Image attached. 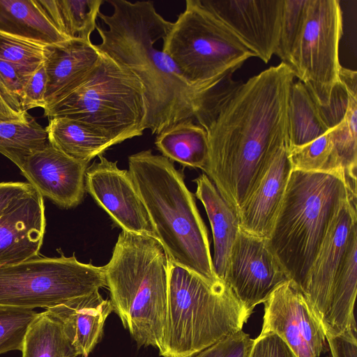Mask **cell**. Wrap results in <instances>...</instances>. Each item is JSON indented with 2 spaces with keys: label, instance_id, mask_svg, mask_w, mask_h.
Wrapping results in <instances>:
<instances>
[{
  "label": "cell",
  "instance_id": "6da1fadb",
  "mask_svg": "<svg viewBox=\"0 0 357 357\" xmlns=\"http://www.w3.org/2000/svg\"><path fill=\"white\" fill-rule=\"evenodd\" d=\"M295 77L281 62L245 82L231 79L195 113L208 137L204 174L236 215L273 153L288 142V102Z\"/></svg>",
  "mask_w": 357,
  "mask_h": 357
},
{
  "label": "cell",
  "instance_id": "7a4b0ae2",
  "mask_svg": "<svg viewBox=\"0 0 357 357\" xmlns=\"http://www.w3.org/2000/svg\"><path fill=\"white\" fill-rule=\"evenodd\" d=\"M113 12L100 13L107 29L97 26L102 53L126 66L141 81L147 107L146 129L158 134L194 114L204 93L192 86L176 64L155 43L166 37L172 22L152 1L109 0ZM208 91V90H207Z\"/></svg>",
  "mask_w": 357,
  "mask_h": 357
},
{
  "label": "cell",
  "instance_id": "3957f363",
  "mask_svg": "<svg viewBox=\"0 0 357 357\" xmlns=\"http://www.w3.org/2000/svg\"><path fill=\"white\" fill-rule=\"evenodd\" d=\"M128 167L170 262L208 282L222 281L214 270L207 229L194 196L173 162L149 149L130 155Z\"/></svg>",
  "mask_w": 357,
  "mask_h": 357
},
{
  "label": "cell",
  "instance_id": "277c9868",
  "mask_svg": "<svg viewBox=\"0 0 357 357\" xmlns=\"http://www.w3.org/2000/svg\"><path fill=\"white\" fill-rule=\"evenodd\" d=\"M356 192V183L344 174L291 171L267 241L288 279L301 291L338 210Z\"/></svg>",
  "mask_w": 357,
  "mask_h": 357
},
{
  "label": "cell",
  "instance_id": "5b68a950",
  "mask_svg": "<svg viewBox=\"0 0 357 357\" xmlns=\"http://www.w3.org/2000/svg\"><path fill=\"white\" fill-rule=\"evenodd\" d=\"M169 266V257L156 238L124 230L105 266L113 309L139 347L160 346Z\"/></svg>",
  "mask_w": 357,
  "mask_h": 357
},
{
  "label": "cell",
  "instance_id": "8992f818",
  "mask_svg": "<svg viewBox=\"0 0 357 357\" xmlns=\"http://www.w3.org/2000/svg\"><path fill=\"white\" fill-rule=\"evenodd\" d=\"M250 313L225 281L211 283L170 262L162 357H193L242 330Z\"/></svg>",
  "mask_w": 357,
  "mask_h": 357
},
{
  "label": "cell",
  "instance_id": "52a82bcc",
  "mask_svg": "<svg viewBox=\"0 0 357 357\" xmlns=\"http://www.w3.org/2000/svg\"><path fill=\"white\" fill-rule=\"evenodd\" d=\"M44 112L49 119L68 117L82 122L115 145L146 130L142 83L128 68L102 52L88 78Z\"/></svg>",
  "mask_w": 357,
  "mask_h": 357
},
{
  "label": "cell",
  "instance_id": "ba28073f",
  "mask_svg": "<svg viewBox=\"0 0 357 357\" xmlns=\"http://www.w3.org/2000/svg\"><path fill=\"white\" fill-rule=\"evenodd\" d=\"M162 50L194 88L206 91L256 55L201 0H186Z\"/></svg>",
  "mask_w": 357,
  "mask_h": 357
},
{
  "label": "cell",
  "instance_id": "9c48e42d",
  "mask_svg": "<svg viewBox=\"0 0 357 357\" xmlns=\"http://www.w3.org/2000/svg\"><path fill=\"white\" fill-rule=\"evenodd\" d=\"M106 287L105 266L40 255L0 267V308L45 310Z\"/></svg>",
  "mask_w": 357,
  "mask_h": 357
},
{
  "label": "cell",
  "instance_id": "30bf717a",
  "mask_svg": "<svg viewBox=\"0 0 357 357\" xmlns=\"http://www.w3.org/2000/svg\"><path fill=\"white\" fill-rule=\"evenodd\" d=\"M342 15L338 0H309L305 23L288 66L320 112L328 107L340 82Z\"/></svg>",
  "mask_w": 357,
  "mask_h": 357
},
{
  "label": "cell",
  "instance_id": "8fae6325",
  "mask_svg": "<svg viewBox=\"0 0 357 357\" xmlns=\"http://www.w3.org/2000/svg\"><path fill=\"white\" fill-rule=\"evenodd\" d=\"M45 227L39 192L29 182H0V267L39 255Z\"/></svg>",
  "mask_w": 357,
  "mask_h": 357
},
{
  "label": "cell",
  "instance_id": "7c38bea8",
  "mask_svg": "<svg viewBox=\"0 0 357 357\" xmlns=\"http://www.w3.org/2000/svg\"><path fill=\"white\" fill-rule=\"evenodd\" d=\"M261 335L280 337L296 357H319L326 347L324 327L301 289L287 280L264 302Z\"/></svg>",
  "mask_w": 357,
  "mask_h": 357
},
{
  "label": "cell",
  "instance_id": "4fadbf2b",
  "mask_svg": "<svg viewBox=\"0 0 357 357\" xmlns=\"http://www.w3.org/2000/svg\"><path fill=\"white\" fill-rule=\"evenodd\" d=\"M289 280L271 250L267 239L240 229L231 247L224 281L252 314L255 307Z\"/></svg>",
  "mask_w": 357,
  "mask_h": 357
},
{
  "label": "cell",
  "instance_id": "5bb4252c",
  "mask_svg": "<svg viewBox=\"0 0 357 357\" xmlns=\"http://www.w3.org/2000/svg\"><path fill=\"white\" fill-rule=\"evenodd\" d=\"M88 167L85 189L122 230L157 239L146 208L128 170L103 155Z\"/></svg>",
  "mask_w": 357,
  "mask_h": 357
},
{
  "label": "cell",
  "instance_id": "9a60e30c",
  "mask_svg": "<svg viewBox=\"0 0 357 357\" xmlns=\"http://www.w3.org/2000/svg\"><path fill=\"white\" fill-rule=\"evenodd\" d=\"M243 43L267 63L275 54L284 0H201Z\"/></svg>",
  "mask_w": 357,
  "mask_h": 357
},
{
  "label": "cell",
  "instance_id": "2e32d148",
  "mask_svg": "<svg viewBox=\"0 0 357 357\" xmlns=\"http://www.w3.org/2000/svg\"><path fill=\"white\" fill-rule=\"evenodd\" d=\"M357 196L340 206L310 267L303 293L323 324L335 276L357 229Z\"/></svg>",
  "mask_w": 357,
  "mask_h": 357
},
{
  "label": "cell",
  "instance_id": "e0dca14e",
  "mask_svg": "<svg viewBox=\"0 0 357 357\" xmlns=\"http://www.w3.org/2000/svg\"><path fill=\"white\" fill-rule=\"evenodd\" d=\"M88 165L48 144L26 157L19 169L43 197L70 208L84 198Z\"/></svg>",
  "mask_w": 357,
  "mask_h": 357
},
{
  "label": "cell",
  "instance_id": "ac0fdd59",
  "mask_svg": "<svg viewBox=\"0 0 357 357\" xmlns=\"http://www.w3.org/2000/svg\"><path fill=\"white\" fill-rule=\"evenodd\" d=\"M292 166L288 142L273 153L254 190L237 213L240 229L268 239L286 191Z\"/></svg>",
  "mask_w": 357,
  "mask_h": 357
},
{
  "label": "cell",
  "instance_id": "d6986e66",
  "mask_svg": "<svg viewBox=\"0 0 357 357\" xmlns=\"http://www.w3.org/2000/svg\"><path fill=\"white\" fill-rule=\"evenodd\" d=\"M101 52L92 43L70 38L48 46L45 61L47 109L80 86L93 70Z\"/></svg>",
  "mask_w": 357,
  "mask_h": 357
},
{
  "label": "cell",
  "instance_id": "ffe728a7",
  "mask_svg": "<svg viewBox=\"0 0 357 357\" xmlns=\"http://www.w3.org/2000/svg\"><path fill=\"white\" fill-rule=\"evenodd\" d=\"M114 310L110 300L98 291L79 296L45 310L61 325L75 349L87 357L99 342L105 321Z\"/></svg>",
  "mask_w": 357,
  "mask_h": 357
},
{
  "label": "cell",
  "instance_id": "44dd1931",
  "mask_svg": "<svg viewBox=\"0 0 357 357\" xmlns=\"http://www.w3.org/2000/svg\"><path fill=\"white\" fill-rule=\"evenodd\" d=\"M194 181L197 185L195 196L205 208L212 230L214 270L224 281L230 251L240 231L238 217L204 173Z\"/></svg>",
  "mask_w": 357,
  "mask_h": 357
},
{
  "label": "cell",
  "instance_id": "7402d4cb",
  "mask_svg": "<svg viewBox=\"0 0 357 357\" xmlns=\"http://www.w3.org/2000/svg\"><path fill=\"white\" fill-rule=\"evenodd\" d=\"M357 290V229L351 235L344 257L335 276L325 319L326 334L357 332L354 304Z\"/></svg>",
  "mask_w": 357,
  "mask_h": 357
},
{
  "label": "cell",
  "instance_id": "603a6c76",
  "mask_svg": "<svg viewBox=\"0 0 357 357\" xmlns=\"http://www.w3.org/2000/svg\"><path fill=\"white\" fill-rule=\"evenodd\" d=\"M0 31L54 45L68 38L38 0H0Z\"/></svg>",
  "mask_w": 357,
  "mask_h": 357
},
{
  "label": "cell",
  "instance_id": "cb8c5ba5",
  "mask_svg": "<svg viewBox=\"0 0 357 357\" xmlns=\"http://www.w3.org/2000/svg\"><path fill=\"white\" fill-rule=\"evenodd\" d=\"M194 119H183L162 130L155 144L169 160L204 171L208 160L207 133Z\"/></svg>",
  "mask_w": 357,
  "mask_h": 357
},
{
  "label": "cell",
  "instance_id": "d4e9b609",
  "mask_svg": "<svg viewBox=\"0 0 357 357\" xmlns=\"http://www.w3.org/2000/svg\"><path fill=\"white\" fill-rule=\"evenodd\" d=\"M49 144L68 156L89 162L114 143L86 124L68 117L49 119L45 128Z\"/></svg>",
  "mask_w": 357,
  "mask_h": 357
},
{
  "label": "cell",
  "instance_id": "484cf974",
  "mask_svg": "<svg viewBox=\"0 0 357 357\" xmlns=\"http://www.w3.org/2000/svg\"><path fill=\"white\" fill-rule=\"evenodd\" d=\"M287 118L289 148L310 143L330 130L317 105L299 80L291 86Z\"/></svg>",
  "mask_w": 357,
  "mask_h": 357
},
{
  "label": "cell",
  "instance_id": "4316f807",
  "mask_svg": "<svg viewBox=\"0 0 357 357\" xmlns=\"http://www.w3.org/2000/svg\"><path fill=\"white\" fill-rule=\"evenodd\" d=\"M59 30L68 38L91 43L102 0H39Z\"/></svg>",
  "mask_w": 357,
  "mask_h": 357
},
{
  "label": "cell",
  "instance_id": "83f0119b",
  "mask_svg": "<svg viewBox=\"0 0 357 357\" xmlns=\"http://www.w3.org/2000/svg\"><path fill=\"white\" fill-rule=\"evenodd\" d=\"M22 357H77L78 352L60 323L46 311L38 313L29 326Z\"/></svg>",
  "mask_w": 357,
  "mask_h": 357
},
{
  "label": "cell",
  "instance_id": "f1b7e54d",
  "mask_svg": "<svg viewBox=\"0 0 357 357\" xmlns=\"http://www.w3.org/2000/svg\"><path fill=\"white\" fill-rule=\"evenodd\" d=\"M48 144L46 128L31 115L24 121L0 122V153L19 168L26 157Z\"/></svg>",
  "mask_w": 357,
  "mask_h": 357
},
{
  "label": "cell",
  "instance_id": "f546056e",
  "mask_svg": "<svg viewBox=\"0 0 357 357\" xmlns=\"http://www.w3.org/2000/svg\"><path fill=\"white\" fill-rule=\"evenodd\" d=\"M289 155L292 170L346 176L333 143L331 129L310 143L289 148Z\"/></svg>",
  "mask_w": 357,
  "mask_h": 357
},
{
  "label": "cell",
  "instance_id": "4dcf8cb0",
  "mask_svg": "<svg viewBox=\"0 0 357 357\" xmlns=\"http://www.w3.org/2000/svg\"><path fill=\"white\" fill-rule=\"evenodd\" d=\"M49 45L0 31V59L13 65L27 80L45 63Z\"/></svg>",
  "mask_w": 357,
  "mask_h": 357
},
{
  "label": "cell",
  "instance_id": "1f68e13d",
  "mask_svg": "<svg viewBox=\"0 0 357 357\" xmlns=\"http://www.w3.org/2000/svg\"><path fill=\"white\" fill-rule=\"evenodd\" d=\"M349 93L347 109L343 119L331 128L332 138L346 176L356 183L357 91Z\"/></svg>",
  "mask_w": 357,
  "mask_h": 357
},
{
  "label": "cell",
  "instance_id": "d6a6232c",
  "mask_svg": "<svg viewBox=\"0 0 357 357\" xmlns=\"http://www.w3.org/2000/svg\"><path fill=\"white\" fill-rule=\"evenodd\" d=\"M309 0H284L275 54L288 65L305 23Z\"/></svg>",
  "mask_w": 357,
  "mask_h": 357
},
{
  "label": "cell",
  "instance_id": "836d02e7",
  "mask_svg": "<svg viewBox=\"0 0 357 357\" xmlns=\"http://www.w3.org/2000/svg\"><path fill=\"white\" fill-rule=\"evenodd\" d=\"M38 314L33 310L0 308V354L22 350L27 328Z\"/></svg>",
  "mask_w": 357,
  "mask_h": 357
},
{
  "label": "cell",
  "instance_id": "e575fe53",
  "mask_svg": "<svg viewBox=\"0 0 357 357\" xmlns=\"http://www.w3.org/2000/svg\"><path fill=\"white\" fill-rule=\"evenodd\" d=\"M255 339L242 330L209 346L193 357H250Z\"/></svg>",
  "mask_w": 357,
  "mask_h": 357
},
{
  "label": "cell",
  "instance_id": "d590c367",
  "mask_svg": "<svg viewBox=\"0 0 357 357\" xmlns=\"http://www.w3.org/2000/svg\"><path fill=\"white\" fill-rule=\"evenodd\" d=\"M28 80L10 63L0 59V93L14 108L24 111L21 105L24 87Z\"/></svg>",
  "mask_w": 357,
  "mask_h": 357
},
{
  "label": "cell",
  "instance_id": "8d00e7d4",
  "mask_svg": "<svg viewBox=\"0 0 357 357\" xmlns=\"http://www.w3.org/2000/svg\"><path fill=\"white\" fill-rule=\"evenodd\" d=\"M47 82L44 63L31 75L24 87L21 105L24 111L36 107L45 109Z\"/></svg>",
  "mask_w": 357,
  "mask_h": 357
},
{
  "label": "cell",
  "instance_id": "74e56055",
  "mask_svg": "<svg viewBox=\"0 0 357 357\" xmlns=\"http://www.w3.org/2000/svg\"><path fill=\"white\" fill-rule=\"evenodd\" d=\"M250 357H296L287 344L277 335L267 333L255 339Z\"/></svg>",
  "mask_w": 357,
  "mask_h": 357
},
{
  "label": "cell",
  "instance_id": "f35d334b",
  "mask_svg": "<svg viewBox=\"0 0 357 357\" xmlns=\"http://www.w3.org/2000/svg\"><path fill=\"white\" fill-rule=\"evenodd\" d=\"M357 332L348 331L338 335L326 334L330 357H357Z\"/></svg>",
  "mask_w": 357,
  "mask_h": 357
},
{
  "label": "cell",
  "instance_id": "ab89813d",
  "mask_svg": "<svg viewBox=\"0 0 357 357\" xmlns=\"http://www.w3.org/2000/svg\"><path fill=\"white\" fill-rule=\"evenodd\" d=\"M27 112H20L12 107L0 93V122L8 121H24L29 117Z\"/></svg>",
  "mask_w": 357,
  "mask_h": 357
}]
</instances>
